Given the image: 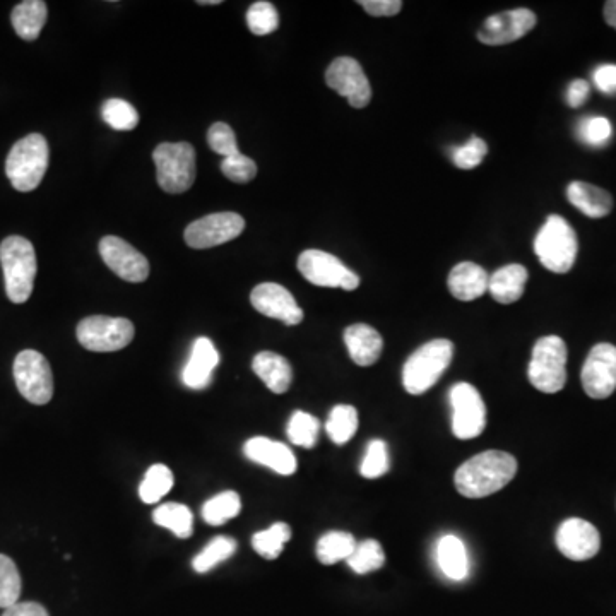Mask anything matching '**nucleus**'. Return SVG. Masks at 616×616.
<instances>
[{"instance_id":"obj_1","label":"nucleus","mask_w":616,"mask_h":616,"mask_svg":"<svg viewBox=\"0 0 616 616\" xmlns=\"http://www.w3.org/2000/svg\"><path fill=\"white\" fill-rule=\"evenodd\" d=\"M517 474L516 457L504 451H486L471 457L454 476L457 492L466 498H485L500 492Z\"/></svg>"},{"instance_id":"obj_2","label":"nucleus","mask_w":616,"mask_h":616,"mask_svg":"<svg viewBox=\"0 0 616 616\" xmlns=\"http://www.w3.org/2000/svg\"><path fill=\"white\" fill-rule=\"evenodd\" d=\"M0 264L6 279L7 298L12 303L28 302L35 286L36 252L28 238L12 235L0 243Z\"/></svg>"},{"instance_id":"obj_3","label":"nucleus","mask_w":616,"mask_h":616,"mask_svg":"<svg viewBox=\"0 0 616 616\" xmlns=\"http://www.w3.org/2000/svg\"><path fill=\"white\" fill-rule=\"evenodd\" d=\"M454 358V344L449 339H433L409 356L403 368L406 392L420 396L439 382Z\"/></svg>"},{"instance_id":"obj_4","label":"nucleus","mask_w":616,"mask_h":616,"mask_svg":"<svg viewBox=\"0 0 616 616\" xmlns=\"http://www.w3.org/2000/svg\"><path fill=\"white\" fill-rule=\"evenodd\" d=\"M534 252L539 262L551 273H569L574 267L579 243L569 221L558 214H551L534 238Z\"/></svg>"},{"instance_id":"obj_5","label":"nucleus","mask_w":616,"mask_h":616,"mask_svg":"<svg viewBox=\"0 0 616 616\" xmlns=\"http://www.w3.org/2000/svg\"><path fill=\"white\" fill-rule=\"evenodd\" d=\"M47 139L42 134H30L12 146L6 160V175L12 187L19 192H31L42 184L47 173Z\"/></svg>"},{"instance_id":"obj_6","label":"nucleus","mask_w":616,"mask_h":616,"mask_svg":"<svg viewBox=\"0 0 616 616\" xmlns=\"http://www.w3.org/2000/svg\"><path fill=\"white\" fill-rule=\"evenodd\" d=\"M567 344L558 336H545L534 344L528 377L534 389L557 394L567 384Z\"/></svg>"},{"instance_id":"obj_7","label":"nucleus","mask_w":616,"mask_h":616,"mask_svg":"<svg viewBox=\"0 0 616 616\" xmlns=\"http://www.w3.org/2000/svg\"><path fill=\"white\" fill-rule=\"evenodd\" d=\"M156 178L168 194H182L196 180V151L189 143H161L153 153Z\"/></svg>"},{"instance_id":"obj_8","label":"nucleus","mask_w":616,"mask_h":616,"mask_svg":"<svg viewBox=\"0 0 616 616\" xmlns=\"http://www.w3.org/2000/svg\"><path fill=\"white\" fill-rule=\"evenodd\" d=\"M77 341L95 353H113L129 346L136 329L129 319L91 315L77 324Z\"/></svg>"},{"instance_id":"obj_9","label":"nucleus","mask_w":616,"mask_h":616,"mask_svg":"<svg viewBox=\"0 0 616 616\" xmlns=\"http://www.w3.org/2000/svg\"><path fill=\"white\" fill-rule=\"evenodd\" d=\"M14 380L21 396L36 406L50 403L54 375L47 358L35 350H24L14 360Z\"/></svg>"},{"instance_id":"obj_10","label":"nucleus","mask_w":616,"mask_h":616,"mask_svg":"<svg viewBox=\"0 0 616 616\" xmlns=\"http://www.w3.org/2000/svg\"><path fill=\"white\" fill-rule=\"evenodd\" d=\"M298 271L308 283L322 288L355 291L360 286L358 274L350 271L336 255L322 250H305L298 257Z\"/></svg>"},{"instance_id":"obj_11","label":"nucleus","mask_w":616,"mask_h":616,"mask_svg":"<svg viewBox=\"0 0 616 616\" xmlns=\"http://www.w3.org/2000/svg\"><path fill=\"white\" fill-rule=\"evenodd\" d=\"M452 432L457 439L480 437L486 427V406L480 391L468 382H459L451 389Z\"/></svg>"},{"instance_id":"obj_12","label":"nucleus","mask_w":616,"mask_h":616,"mask_svg":"<svg viewBox=\"0 0 616 616\" xmlns=\"http://www.w3.org/2000/svg\"><path fill=\"white\" fill-rule=\"evenodd\" d=\"M245 230V220L237 213H214L185 228V243L190 249H211L235 240Z\"/></svg>"},{"instance_id":"obj_13","label":"nucleus","mask_w":616,"mask_h":616,"mask_svg":"<svg viewBox=\"0 0 616 616\" xmlns=\"http://www.w3.org/2000/svg\"><path fill=\"white\" fill-rule=\"evenodd\" d=\"M326 83L338 95L348 98L353 108H365L372 100V86L360 62L351 57H338L327 67Z\"/></svg>"},{"instance_id":"obj_14","label":"nucleus","mask_w":616,"mask_h":616,"mask_svg":"<svg viewBox=\"0 0 616 616\" xmlns=\"http://www.w3.org/2000/svg\"><path fill=\"white\" fill-rule=\"evenodd\" d=\"M582 387L593 399H606L616 391V346L599 343L589 351L582 367Z\"/></svg>"},{"instance_id":"obj_15","label":"nucleus","mask_w":616,"mask_h":616,"mask_svg":"<svg viewBox=\"0 0 616 616\" xmlns=\"http://www.w3.org/2000/svg\"><path fill=\"white\" fill-rule=\"evenodd\" d=\"M536 23H538L536 14L526 7L500 12L486 19L485 24L478 31V40L492 47L509 45L528 35Z\"/></svg>"},{"instance_id":"obj_16","label":"nucleus","mask_w":616,"mask_h":616,"mask_svg":"<svg viewBox=\"0 0 616 616\" xmlns=\"http://www.w3.org/2000/svg\"><path fill=\"white\" fill-rule=\"evenodd\" d=\"M98 249H100L103 262L127 283H143L148 279V259L139 250L134 249L131 243L108 235V237L101 238Z\"/></svg>"},{"instance_id":"obj_17","label":"nucleus","mask_w":616,"mask_h":616,"mask_svg":"<svg viewBox=\"0 0 616 616\" xmlns=\"http://www.w3.org/2000/svg\"><path fill=\"white\" fill-rule=\"evenodd\" d=\"M250 303L259 314L281 320L286 326H297L303 320V310L285 286L262 283L250 293Z\"/></svg>"},{"instance_id":"obj_18","label":"nucleus","mask_w":616,"mask_h":616,"mask_svg":"<svg viewBox=\"0 0 616 616\" xmlns=\"http://www.w3.org/2000/svg\"><path fill=\"white\" fill-rule=\"evenodd\" d=\"M557 546L563 557L574 562H586L598 555L601 536L591 522L567 519L557 531Z\"/></svg>"},{"instance_id":"obj_19","label":"nucleus","mask_w":616,"mask_h":616,"mask_svg":"<svg viewBox=\"0 0 616 616\" xmlns=\"http://www.w3.org/2000/svg\"><path fill=\"white\" fill-rule=\"evenodd\" d=\"M245 456L250 461L262 464L266 468L273 469L283 476H291L297 471V457L291 452L290 447H286L276 440L266 439V437H254L243 447Z\"/></svg>"},{"instance_id":"obj_20","label":"nucleus","mask_w":616,"mask_h":616,"mask_svg":"<svg viewBox=\"0 0 616 616\" xmlns=\"http://www.w3.org/2000/svg\"><path fill=\"white\" fill-rule=\"evenodd\" d=\"M218 363H220V353L214 348L213 341L208 338L196 339L189 362L185 365L184 374H182L184 384L194 391L206 389L213 380V372L218 367Z\"/></svg>"},{"instance_id":"obj_21","label":"nucleus","mask_w":616,"mask_h":616,"mask_svg":"<svg viewBox=\"0 0 616 616\" xmlns=\"http://www.w3.org/2000/svg\"><path fill=\"white\" fill-rule=\"evenodd\" d=\"M344 343L348 348L351 360L360 367H370L379 362L382 350H384V339L379 331L367 324H353L344 331Z\"/></svg>"},{"instance_id":"obj_22","label":"nucleus","mask_w":616,"mask_h":616,"mask_svg":"<svg viewBox=\"0 0 616 616\" xmlns=\"http://www.w3.org/2000/svg\"><path fill=\"white\" fill-rule=\"evenodd\" d=\"M488 283L490 276L483 267L474 262H461L452 267L447 281L452 297L461 302H473L476 298L483 297L488 291Z\"/></svg>"},{"instance_id":"obj_23","label":"nucleus","mask_w":616,"mask_h":616,"mask_svg":"<svg viewBox=\"0 0 616 616\" xmlns=\"http://www.w3.org/2000/svg\"><path fill=\"white\" fill-rule=\"evenodd\" d=\"M252 368L255 375L274 394H285L290 389L293 370L285 356L278 355L274 351H261L259 355L254 356Z\"/></svg>"},{"instance_id":"obj_24","label":"nucleus","mask_w":616,"mask_h":616,"mask_svg":"<svg viewBox=\"0 0 616 616\" xmlns=\"http://www.w3.org/2000/svg\"><path fill=\"white\" fill-rule=\"evenodd\" d=\"M528 278L529 273L526 267L521 264H509V266L500 267L490 276L488 291L493 300H497L502 305H510V303L521 300Z\"/></svg>"},{"instance_id":"obj_25","label":"nucleus","mask_w":616,"mask_h":616,"mask_svg":"<svg viewBox=\"0 0 616 616\" xmlns=\"http://www.w3.org/2000/svg\"><path fill=\"white\" fill-rule=\"evenodd\" d=\"M567 199L574 208L589 218H605L613 209V197L601 187L586 182H572L567 189Z\"/></svg>"},{"instance_id":"obj_26","label":"nucleus","mask_w":616,"mask_h":616,"mask_svg":"<svg viewBox=\"0 0 616 616\" xmlns=\"http://www.w3.org/2000/svg\"><path fill=\"white\" fill-rule=\"evenodd\" d=\"M437 563L442 574L451 581L461 582L469 575L468 550L454 534L440 538L437 545Z\"/></svg>"},{"instance_id":"obj_27","label":"nucleus","mask_w":616,"mask_h":616,"mask_svg":"<svg viewBox=\"0 0 616 616\" xmlns=\"http://www.w3.org/2000/svg\"><path fill=\"white\" fill-rule=\"evenodd\" d=\"M48 9L43 0H24L14 7L11 14L12 26L19 38L33 42L47 23Z\"/></svg>"},{"instance_id":"obj_28","label":"nucleus","mask_w":616,"mask_h":616,"mask_svg":"<svg viewBox=\"0 0 616 616\" xmlns=\"http://www.w3.org/2000/svg\"><path fill=\"white\" fill-rule=\"evenodd\" d=\"M154 524L172 531L177 538L187 539L194 533V516L187 505L163 504L153 512Z\"/></svg>"},{"instance_id":"obj_29","label":"nucleus","mask_w":616,"mask_h":616,"mask_svg":"<svg viewBox=\"0 0 616 616\" xmlns=\"http://www.w3.org/2000/svg\"><path fill=\"white\" fill-rule=\"evenodd\" d=\"M326 430L334 444H348L358 430V411L350 404L334 406L327 418Z\"/></svg>"},{"instance_id":"obj_30","label":"nucleus","mask_w":616,"mask_h":616,"mask_svg":"<svg viewBox=\"0 0 616 616\" xmlns=\"http://www.w3.org/2000/svg\"><path fill=\"white\" fill-rule=\"evenodd\" d=\"M356 541L353 534L343 531H332L319 539L317 543V558L324 565H334L341 560H348L355 551Z\"/></svg>"},{"instance_id":"obj_31","label":"nucleus","mask_w":616,"mask_h":616,"mask_svg":"<svg viewBox=\"0 0 616 616\" xmlns=\"http://www.w3.org/2000/svg\"><path fill=\"white\" fill-rule=\"evenodd\" d=\"M242 510V500L235 492H223L216 497L209 498L202 507V519L209 526H223L226 522L235 519Z\"/></svg>"},{"instance_id":"obj_32","label":"nucleus","mask_w":616,"mask_h":616,"mask_svg":"<svg viewBox=\"0 0 616 616\" xmlns=\"http://www.w3.org/2000/svg\"><path fill=\"white\" fill-rule=\"evenodd\" d=\"M173 488V474L165 464H154L148 469L139 486V497L144 504H156Z\"/></svg>"},{"instance_id":"obj_33","label":"nucleus","mask_w":616,"mask_h":616,"mask_svg":"<svg viewBox=\"0 0 616 616\" xmlns=\"http://www.w3.org/2000/svg\"><path fill=\"white\" fill-rule=\"evenodd\" d=\"M291 528L285 522H276L271 528L255 533L252 538L254 550L266 560H276L286 543L290 541Z\"/></svg>"},{"instance_id":"obj_34","label":"nucleus","mask_w":616,"mask_h":616,"mask_svg":"<svg viewBox=\"0 0 616 616\" xmlns=\"http://www.w3.org/2000/svg\"><path fill=\"white\" fill-rule=\"evenodd\" d=\"M237 551V541L228 536H218L209 543L204 550L194 558L192 567L197 574H206L209 570L214 569L216 565L225 562L228 558Z\"/></svg>"},{"instance_id":"obj_35","label":"nucleus","mask_w":616,"mask_h":616,"mask_svg":"<svg viewBox=\"0 0 616 616\" xmlns=\"http://www.w3.org/2000/svg\"><path fill=\"white\" fill-rule=\"evenodd\" d=\"M350 569L358 575L370 574L384 567L385 553L379 541L367 539L360 545H356L351 557L346 560Z\"/></svg>"},{"instance_id":"obj_36","label":"nucleus","mask_w":616,"mask_h":616,"mask_svg":"<svg viewBox=\"0 0 616 616\" xmlns=\"http://www.w3.org/2000/svg\"><path fill=\"white\" fill-rule=\"evenodd\" d=\"M101 117L115 131H134L139 124V113L129 101L112 98L103 103Z\"/></svg>"},{"instance_id":"obj_37","label":"nucleus","mask_w":616,"mask_h":616,"mask_svg":"<svg viewBox=\"0 0 616 616\" xmlns=\"http://www.w3.org/2000/svg\"><path fill=\"white\" fill-rule=\"evenodd\" d=\"M320 423L315 416L305 411H295L288 423V439L291 444L312 449L319 439Z\"/></svg>"},{"instance_id":"obj_38","label":"nucleus","mask_w":616,"mask_h":616,"mask_svg":"<svg viewBox=\"0 0 616 616\" xmlns=\"http://www.w3.org/2000/svg\"><path fill=\"white\" fill-rule=\"evenodd\" d=\"M21 575L16 563L6 555H0V608H11L19 603Z\"/></svg>"},{"instance_id":"obj_39","label":"nucleus","mask_w":616,"mask_h":616,"mask_svg":"<svg viewBox=\"0 0 616 616\" xmlns=\"http://www.w3.org/2000/svg\"><path fill=\"white\" fill-rule=\"evenodd\" d=\"M249 30L257 36L271 35L279 28V14L271 2L259 0L247 12Z\"/></svg>"},{"instance_id":"obj_40","label":"nucleus","mask_w":616,"mask_h":616,"mask_svg":"<svg viewBox=\"0 0 616 616\" xmlns=\"http://www.w3.org/2000/svg\"><path fill=\"white\" fill-rule=\"evenodd\" d=\"M363 478L375 480L384 476L389 471V452L387 444L382 440H372L367 447V454L363 457L362 468Z\"/></svg>"},{"instance_id":"obj_41","label":"nucleus","mask_w":616,"mask_h":616,"mask_svg":"<svg viewBox=\"0 0 616 616\" xmlns=\"http://www.w3.org/2000/svg\"><path fill=\"white\" fill-rule=\"evenodd\" d=\"M613 127L606 117H586L577 125V136L589 146H605L611 139Z\"/></svg>"},{"instance_id":"obj_42","label":"nucleus","mask_w":616,"mask_h":616,"mask_svg":"<svg viewBox=\"0 0 616 616\" xmlns=\"http://www.w3.org/2000/svg\"><path fill=\"white\" fill-rule=\"evenodd\" d=\"M488 153V146L481 137L473 136L468 143L452 148V161L461 170H473L480 166Z\"/></svg>"},{"instance_id":"obj_43","label":"nucleus","mask_w":616,"mask_h":616,"mask_svg":"<svg viewBox=\"0 0 616 616\" xmlns=\"http://www.w3.org/2000/svg\"><path fill=\"white\" fill-rule=\"evenodd\" d=\"M221 172L235 184H249L257 175V165L249 156L238 153L221 161Z\"/></svg>"},{"instance_id":"obj_44","label":"nucleus","mask_w":616,"mask_h":616,"mask_svg":"<svg viewBox=\"0 0 616 616\" xmlns=\"http://www.w3.org/2000/svg\"><path fill=\"white\" fill-rule=\"evenodd\" d=\"M208 144L214 153L220 154L223 158H230L240 153L235 132L225 122H216L209 127Z\"/></svg>"},{"instance_id":"obj_45","label":"nucleus","mask_w":616,"mask_h":616,"mask_svg":"<svg viewBox=\"0 0 616 616\" xmlns=\"http://www.w3.org/2000/svg\"><path fill=\"white\" fill-rule=\"evenodd\" d=\"M360 6L368 12L370 16L375 18H389L396 16L403 9L401 0H360Z\"/></svg>"},{"instance_id":"obj_46","label":"nucleus","mask_w":616,"mask_h":616,"mask_svg":"<svg viewBox=\"0 0 616 616\" xmlns=\"http://www.w3.org/2000/svg\"><path fill=\"white\" fill-rule=\"evenodd\" d=\"M594 84L601 93L616 95V64H603L596 67L593 74Z\"/></svg>"},{"instance_id":"obj_47","label":"nucleus","mask_w":616,"mask_h":616,"mask_svg":"<svg viewBox=\"0 0 616 616\" xmlns=\"http://www.w3.org/2000/svg\"><path fill=\"white\" fill-rule=\"evenodd\" d=\"M591 95V86L584 79H575L570 83L567 89V103L569 107L579 108L586 103L587 98Z\"/></svg>"},{"instance_id":"obj_48","label":"nucleus","mask_w":616,"mask_h":616,"mask_svg":"<svg viewBox=\"0 0 616 616\" xmlns=\"http://www.w3.org/2000/svg\"><path fill=\"white\" fill-rule=\"evenodd\" d=\"M2 616H48V613L38 603H16L11 608H7Z\"/></svg>"},{"instance_id":"obj_49","label":"nucleus","mask_w":616,"mask_h":616,"mask_svg":"<svg viewBox=\"0 0 616 616\" xmlns=\"http://www.w3.org/2000/svg\"><path fill=\"white\" fill-rule=\"evenodd\" d=\"M605 19L606 23L610 24L611 28L616 30V0H610L605 4Z\"/></svg>"},{"instance_id":"obj_50","label":"nucleus","mask_w":616,"mask_h":616,"mask_svg":"<svg viewBox=\"0 0 616 616\" xmlns=\"http://www.w3.org/2000/svg\"><path fill=\"white\" fill-rule=\"evenodd\" d=\"M199 4L201 6H218V4H221V0H201Z\"/></svg>"}]
</instances>
